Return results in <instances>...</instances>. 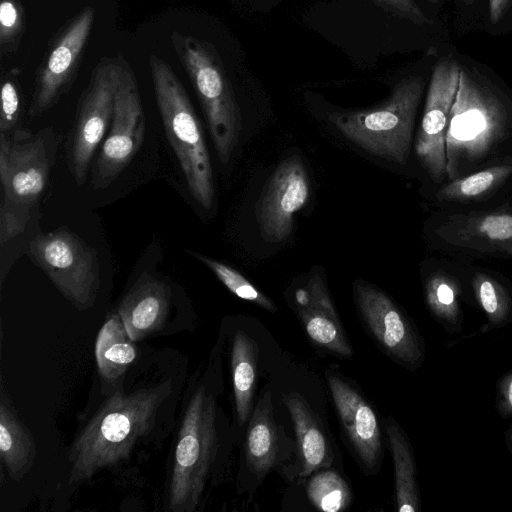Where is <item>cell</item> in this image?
Here are the masks:
<instances>
[{
  "mask_svg": "<svg viewBox=\"0 0 512 512\" xmlns=\"http://www.w3.org/2000/svg\"><path fill=\"white\" fill-rule=\"evenodd\" d=\"M171 391V382L166 381L129 394L111 395L70 448V483L88 481L100 470L127 459L136 444L152 432Z\"/></svg>",
  "mask_w": 512,
  "mask_h": 512,
  "instance_id": "6da1fadb",
  "label": "cell"
},
{
  "mask_svg": "<svg viewBox=\"0 0 512 512\" xmlns=\"http://www.w3.org/2000/svg\"><path fill=\"white\" fill-rule=\"evenodd\" d=\"M149 68L165 133L190 194L209 210L214 200L213 171L197 115L179 78L164 59L151 54Z\"/></svg>",
  "mask_w": 512,
  "mask_h": 512,
  "instance_id": "7a4b0ae2",
  "label": "cell"
},
{
  "mask_svg": "<svg viewBox=\"0 0 512 512\" xmlns=\"http://www.w3.org/2000/svg\"><path fill=\"white\" fill-rule=\"evenodd\" d=\"M511 117L503 99L460 69L446 133V174L459 178L464 164L484 158L508 132Z\"/></svg>",
  "mask_w": 512,
  "mask_h": 512,
  "instance_id": "3957f363",
  "label": "cell"
},
{
  "mask_svg": "<svg viewBox=\"0 0 512 512\" xmlns=\"http://www.w3.org/2000/svg\"><path fill=\"white\" fill-rule=\"evenodd\" d=\"M217 401L206 385L190 397L178 431L167 508L192 512L203 496L217 451Z\"/></svg>",
  "mask_w": 512,
  "mask_h": 512,
  "instance_id": "277c9868",
  "label": "cell"
},
{
  "mask_svg": "<svg viewBox=\"0 0 512 512\" xmlns=\"http://www.w3.org/2000/svg\"><path fill=\"white\" fill-rule=\"evenodd\" d=\"M171 44L201 103L218 158L226 165L239 139L241 117L221 59L211 43L190 35L175 31Z\"/></svg>",
  "mask_w": 512,
  "mask_h": 512,
  "instance_id": "5b68a950",
  "label": "cell"
},
{
  "mask_svg": "<svg viewBox=\"0 0 512 512\" xmlns=\"http://www.w3.org/2000/svg\"><path fill=\"white\" fill-rule=\"evenodd\" d=\"M424 85L421 77L404 79L381 106L334 113L330 120L345 137L369 153L404 164L410 153L415 115Z\"/></svg>",
  "mask_w": 512,
  "mask_h": 512,
  "instance_id": "8992f818",
  "label": "cell"
},
{
  "mask_svg": "<svg viewBox=\"0 0 512 512\" xmlns=\"http://www.w3.org/2000/svg\"><path fill=\"white\" fill-rule=\"evenodd\" d=\"M50 160L44 138H9L0 133V244L18 236L26 227L31 208L49 179Z\"/></svg>",
  "mask_w": 512,
  "mask_h": 512,
  "instance_id": "52a82bcc",
  "label": "cell"
},
{
  "mask_svg": "<svg viewBox=\"0 0 512 512\" xmlns=\"http://www.w3.org/2000/svg\"><path fill=\"white\" fill-rule=\"evenodd\" d=\"M31 259L79 310L90 308L100 287L96 251L68 229L37 235L29 244Z\"/></svg>",
  "mask_w": 512,
  "mask_h": 512,
  "instance_id": "ba28073f",
  "label": "cell"
},
{
  "mask_svg": "<svg viewBox=\"0 0 512 512\" xmlns=\"http://www.w3.org/2000/svg\"><path fill=\"white\" fill-rule=\"evenodd\" d=\"M119 76L111 129L92 174L95 189L109 186L138 152L145 134V117L136 77L129 63L118 56Z\"/></svg>",
  "mask_w": 512,
  "mask_h": 512,
  "instance_id": "9c48e42d",
  "label": "cell"
},
{
  "mask_svg": "<svg viewBox=\"0 0 512 512\" xmlns=\"http://www.w3.org/2000/svg\"><path fill=\"white\" fill-rule=\"evenodd\" d=\"M353 294L364 328L381 350L408 370L420 368L425 345L408 315L386 293L365 281L354 282Z\"/></svg>",
  "mask_w": 512,
  "mask_h": 512,
  "instance_id": "30bf717a",
  "label": "cell"
},
{
  "mask_svg": "<svg viewBox=\"0 0 512 512\" xmlns=\"http://www.w3.org/2000/svg\"><path fill=\"white\" fill-rule=\"evenodd\" d=\"M118 76V57L101 58L82 95L69 149V169L78 185L85 182L93 155L112 120Z\"/></svg>",
  "mask_w": 512,
  "mask_h": 512,
  "instance_id": "8fae6325",
  "label": "cell"
},
{
  "mask_svg": "<svg viewBox=\"0 0 512 512\" xmlns=\"http://www.w3.org/2000/svg\"><path fill=\"white\" fill-rule=\"evenodd\" d=\"M460 69L451 59L442 60L434 67L415 141L417 157L436 181L446 174V133Z\"/></svg>",
  "mask_w": 512,
  "mask_h": 512,
  "instance_id": "7c38bea8",
  "label": "cell"
},
{
  "mask_svg": "<svg viewBox=\"0 0 512 512\" xmlns=\"http://www.w3.org/2000/svg\"><path fill=\"white\" fill-rule=\"evenodd\" d=\"M94 20L91 7L83 9L59 34L37 72L29 115L50 109L72 84L80 66Z\"/></svg>",
  "mask_w": 512,
  "mask_h": 512,
  "instance_id": "4fadbf2b",
  "label": "cell"
},
{
  "mask_svg": "<svg viewBox=\"0 0 512 512\" xmlns=\"http://www.w3.org/2000/svg\"><path fill=\"white\" fill-rule=\"evenodd\" d=\"M309 180L301 159L292 156L273 172L256 205V219L263 238L279 243L292 232L294 214L306 204Z\"/></svg>",
  "mask_w": 512,
  "mask_h": 512,
  "instance_id": "5bb4252c",
  "label": "cell"
},
{
  "mask_svg": "<svg viewBox=\"0 0 512 512\" xmlns=\"http://www.w3.org/2000/svg\"><path fill=\"white\" fill-rule=\"evenodd\" d=\"M326 379L350 445L366 469L377 471L383 447L379 422L372 406L354 386L336 373L327 371Z\"/></svg>",
  "mask_w": 512,
  "mask_h": 512,
  "instance_id": "9a60e30c",
  "label": "cell"
},
{
  "mask_svg": "<svg viewBox=\"0 0 512 512\" xmlns=\"http://www.w3.org/2000/svg\"><path fill=\"white\" fill-rule=\"evenodd\" d=\"M292 308L311 342L338 356L353 355L341 319L319 275L310 277L294 291Z\"/></svg>",
  "mask_w": 512,
  "mask_h": 512,
  "instance_id": "2e32d148",
  "label": "cell"
},
{
  "mask_svg": "<svg viewBox=\"0 0 512 512\" xmlns=\"http://www.w3.org/2000/svg\"><path fill=\"white\" fill-rule=\"evenodd\" d=\"M437 231L450 245L512 256V209L454 214Z\"/></svg>",
  "mask_w": 512,
  "mask_h": 512,
  "instance_id": "e0dca14e",
  "label": "cell"
},
{
  "mask_svg": "<svg viewBox=\"0 0 512 512\" xmlns=\"http://www.w3.org/2000/svg\"><path fill=\"white\" fill-rule=\"evenodd\" d=\"M170 301L169 286L143 274L123 297L117 310L129 337L136 342L159 331L167 319Z\"/></svg>",
  "mask_w": 512,
  "mask_h": 512,
  "instance_id": "ac0fdd59",
  "label": "cell"
},
{
  "mask_svg": "<svg viewBox=\"0 0 512 512\" xmlns=\"http://www.w3.org/2000/svg\"><path fill=\"white\" fill-rule=\"evenodd\" d=\"M293 422L297 448V474L306 477L328 468L333 454L321 423L306 400L298 393L283 395Z\"/></svg>",
  "mask_w": 512,
  "mask_h": 512,
  "instance_id": "d6986e66",
  "label": "cell"
},
{
  "mask_svg": "<svg viewBox=\"0 0 512 512\" xmlns=\"http://www.w3.org/2000/svg\"><path fill=\"white\" fill-rule=\"evenodd\" d=\"M283 438L273 417L271 391L266 389L248 421L244 448L250 472L262 478L281 462Z\"/></svg>",
  "mask_w": 512,
  "mask_h": 512,
  "instance_id": "ffe728a7",
  "label": "cell"
},
{
  "mask_svg": "<svg viewBox=\"0 0 512 512\" xmlns=\"http://www.w3.org/2000/svg\"><path fill=\"white\" fill-rule=\"evenodd\" d=\"M394 465L395 503L399 512H418L421 509L415 456L410 440L393 418L384 419Z\"/></svg>",
  "mask_w": 512,
  "mask_h": 512,
  "instance_id": "44dd1931",
  "label": "cell"
},
{
  "mask_svg": "<svg viewBox=\"0 0 512 512\" xmlns=\"http://www.w3.org/2000/svg\"><path fill=\"white\" fill-rule=\"evenodd\" d=\"M258 347L244 331H237L232 340L231 372L235 410L238 423L247 424L254 406L257 378Z\"/></svg>",
  "mask_w": 512,
  "mask_h": 512,
  "instance_id": "7402d4cb",
  "label": "cell"
},
{
  "mask_svg": "<svg viewBox=\"0 0 512 512\" xmlns=\"http://www.w3.org/2000/svg\"><path fill=\"white\" fill-rule=\"evenodd\" d=\"M137 348L118 314L112 313L95 342V358L100 376L106 381L119 379L134 362Z\"/></svg>",
  "mask_w": 512,
  "mask_h": 512,
  "instance_id": "603a6c76",
  "label": "cell"
},
{
  "mask_svg": "<svg viewBox=\"0 0 512 512\" xmlns=\"http://www.w3.org/2000/svg\"><path fill=\"white\" fill-rule=\"evenodd\" d=\"M36 456L35 441L9 403L0 404V457L9 475L18 480L26 474Z\"/></svg>",
  "mask_w": 512,
  "mask_h": 512,
  "instance_id": "cb8c5ba5",
  "label": "cell"
},
{
  "mask_svg": "<svg viewBox=\"0 0 512 512\" xmlns=\"http://www.w3.org/2000/svg\"><path fill=\"white\" fill-rule=\"evenodd\" d=\"M426 304L436 321L448 333H459L463 328L458 284L450 276L437 272L425 284Z\"/></svg>",
  "mask_w": 512,
  "mask_h": 512,
  "instance_id": "d4e9b609",
  "label": "cell"
},
{
  "mask_svg": "<svg viewBox=\"0 0 512 512\" xmlns=\"http://www.w3.org/2000/svg\"><path fill=\"white\" fill-rule=\"evenodd\" d=\"M512 173V163L494 165L468 176L451 180L436 194L440 200H467L485 195Z\"/></svg>",
  "mask_w": 512,
  "mask_h": 512,
  "instance_id": "484cf974",
  "label": "cell"
},
{
  "mask_svg": "<svg viewBox=\"0 0 512 512\" xmlns=\"http://www.w3.org/2000/svg\"><path fill=\"white\" fill-rule=\"evenodd\" d=\"M306 490L312 505L324 512L343 511L351 501L347 482L334 470L317 471L309 480Z\"/></svg>",
  "mask_w": 512,
  "mask_h": 512,
  "instance_id": "4316f807",
  "label": "cell"
},
{
  "mask_svg": "<svg viewBox=\"0 0 512 512\" xmlns=\"http://www.w3.org/2000/svg\"><path fill=\"white\" fill-rule=\"evenodd\" d=\"M472 287L490 327H503L512 320V300L501 283L487 274L478 273L472 280Z\"/></svg>",
  "mask_w": 512,
  "mask_h": 512,
  "instance_id": "83f0119b",
  "label": "cell"
},
{
  "mask_svg": "<svg viewBox=\"0 0 512 512\" xmlns=\"http://www.w3.org/2000/svg\"><path fill=\"white\" fill-rule=\"evenodd\" d=\"M187 253L206 265L225 287L237 297L252 302L270 312L277 310L275 304L266 295L234 268L199 252L187 251Z\"/></svg>",
  "mask_w": 512,
  "mask_h": 512,
  "instance_id": "f1b7e54d",
  "label": "cell"
},
{
  "mask_svg": "<svg viewBox=\"0 0 512 512\" xmlns=\"http://www.w3.org/2000/svg\"><path fill=\"white\" fill-rule=\"evenodd\" d=\"M25 31L24 8L20 0H1L0 50L6 55L17 50Z\"/></svg>",
  "mask_w": 512,
  "mask_h": 512,
  "instance_id": "f546056e",
  "label": "cell"
},
{
  "mask_svg": "<svg viewBox=\"0 0 512 512\" xmlns=\"http://www.w3.org/2000/svg\"><path fill=\"white\" fill-rule=\"evenodd\" d=\"M19 68H12L2 79L0 133H7L17 123L21 110V89Z\"/></svg>",
  "mask_w": 512,
  "mask_h": 512,
  "instance_id": "4dcf8cb0",
  "label": "cell"
},
{
  "mask_svg": "<svg viewBox=\"0 0 512 512\" xmlns=\"http://www.w3.org/2000/svg\"><path fill=\"white\" fill-rule=\"evenodd\" d=\"M386 11L416 24H430L420 7L413 0H373Z\"/></svg>",
  "mask_w": 512,
  "mask_h": 512,
  "instance_id": "1f68e13d",
  "label": "cell"
},
{
  "mask_svg": "<svg viewBox=\"0 0 512 512\" xmlns=\"http://www.w3.org/2000/svg\"><path fill=\"white\" fill-rule=\"evenodd\" d=\"M495 406L501 418L512 417V368L498 382Z\"/></svg>",
  "mask_w": 512,
  "mask_h": 512,
  "instance_id": "d6a6232c",
  "label": "cell"
},
{
  "mask_svg": "<svg viewBox=\"0 0 512 512\" xmlns=\"http://www.w3.org/2000/svg\"><path fill=\"white\" fill-rule=\"evenodd\" d=\"M509 0H489V16L492 23H497L503 16Z\"/></svg>",
  "mask_w": 512,
  "mask_h": 512,
  "instance_id": "836d02e7",
  "label": "cell"
},
{
  "mask_svg": "<svg viewBox=\"0 0 512 512\" xmlns=\"http://www.w3.org/2000/svg\"><path fill=\"white\" fill-rule=\"evenodd\" d=\"M505 441L508 450L512 456V423L508 426V428L505 431Z\"/></svg>",
  "mask_w": 512,
  "mask_h": 512,
  "instance_id": "e575fe53",
  "label": "cell"
},
{
  "mask_svg": "<svg viewBox=\"0 0 512 512\" xmlns=\"http://www.w3.org/2000/svg\"><path fill=\"white\" fill-rule=\"evenodd\" d=\"M465 3H471L473 2L474 0H463Z\"/></svg>",
  "mask_w": 512,
  "mask_h": 512,
  "instance_id": "d590c367",
  "label": "cell"
}]
</instances>
